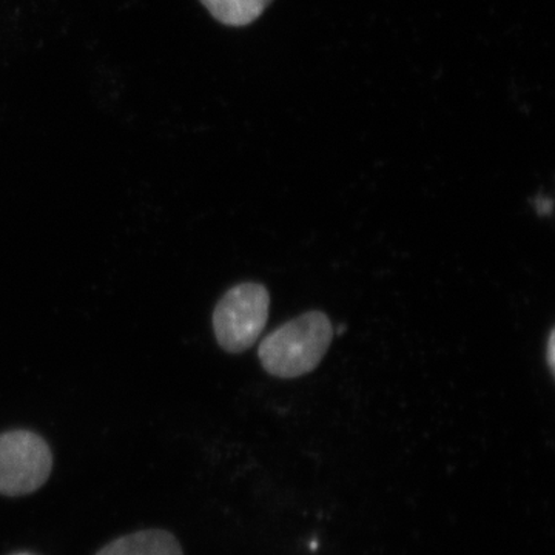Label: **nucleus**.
Here are the masks:
<instances>
[{
    "mask_svg": "<svg viewBox=\"0 0 555 555\" xmlns=\"http://www.w3.org/2000/svg\"><path fill=\"white\" fill-rule=\"evenodd\" d=\"M332 338L334 328L326 313L312 310L288 321L262 339L259 361L273 377H301L321 363Z\"/></svg>",
    "mask_w": 555,
    "mask_h": 555,
    "instance_id": "1",
    "label": "nucleus"
},
{
    "mask_svg": "<svg viewBox=\"0 0 555 555\" xmlns=\"http://www.w3.org/2000/svg\"><path fill=\"white\" fill-rule=\"evenodd\" d=\"M269 309V291L262 284L243 283L230 288L214 312L218 345L229 353L250 349L268 324Z\"/></svg>",
    "mask_w": 555,
    "mask_h": 555,
    "instance_id": "2",
    "label": "nucleus"
},
{
    "mask_svg": "<svg viewBox=\"0 0 555 555\" xmlns=\"http://www.w3.org/2000/svg\"><path fill=\"white\" fill-rule=\"evenodd\" d=\"M53 456L47 441L30 430L0 436V494L27 495L49 480Z\"/></svg>",
    "mask_w": 555,
    "mask_h": 555,
    "instance_id": "3",
    "label": "nucleus"
},
{
    "mask_svg": "<svg viewBox=\"0 0 555 555\" xmlns=\"http://www.w3.org/2000/svg\"><path fill=\"white\" fill-rule=\"evenodd\" d=\"M98 555H182V550L169 532L153 529L115 540Z\"/></svg>",
    "mask_w": 555,
    "mask_h": 555,
    "instance_id": "4",
    "label": "nucleus"
},
{
    "mask_svg": "<svg viewBox=\"0 0 555 555\" xmlns=\"http://www.w3.org/2000/svg\"><path fill=\"white\" fill-rule=\"evenodd\" d=\"M208 13L228 27H246L264 13L272 0H199Z\"/></svg>",
    "mask_w": 555,
    "mask_h": 555,
    "instance_id": "5",
    "label": "nucleus"
},
{
    "mask_svg": "<svg viewBox=\"0 0 555 555\" xmlns=\"http://www.w3.org/2000/svg\"><path fill=\"white\" fill-rule=\"evenodd\" d=\"M555 332H551L550 339H547V363H550L551 371H554L555 364Z\"/></svg>",
    "mask_w": 555,
    "mask_h": 555,
    "instance_id": "6",
    "label": "nucleus"
},
{
    "mask_svg": "<svg viewBox=\"0 0 555 555\" xmlns=\"http://www.w3.org/2000/svg\"><path fill=\"white\" fill-rule=\"evenodd\" d=\"M537 210H539L540 215H550L551 210H553V201L546 198L539 199Z\"/></svg>",
    "mask_w": 555,
    "mask_h": 555,
    "instance_id": "7",
    "label": "nucleus"
},
{
    "mask_svg": "<svg viewBox=\"0 0 555 555\" xmlns=\"http://www.w3.org/2000/svg\"><path fill=\"white\" fill-rule=\"evenodd\" d=\"M21 555H27V554H21Z\"/></svg>",
    "mask_w": 555,
    "mask_h": 555,
    "instance_id": "8",
    "label": "nucleus"
}]
</instances>
